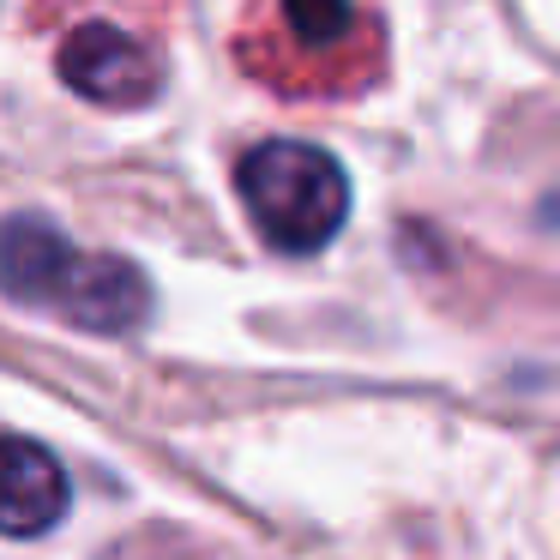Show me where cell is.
<instances>
[{
    "instance_id": "1",
    "label": "cell",
    "mask_w": 560,
    "mask_h": 560,
    "mask_svg": "<svg viewBox=\"0 0 560 560\" xmlns=\"http://www.w3.org/2000/svg\"><path fill=\"white\" fill-rule=\"evenodd\" d=\"M242 206L266 247L278 254H319L350 218V175L331 151L307 139H266L235 170Z\"/></svg>"
},
{
    "instance_id": "2",
    "label": "cell",
    "mask_w": 560,
    "mask_h": 560,
    "mask_svg": "<svg viewBox=\"0 0 560 560\" xmlns=\"http://www.w3.org/2000/svg\"><path fill=\"white\" fill-rule=\"evenodd\" d=\"M55 67H61L73 97L103 103V109H139V103L158 97V67H151V55L115 25H79L61 43Z\"/></svg>"
},
{
    "instance_id": "3",
    "label": "cell",
    "mask_w": 560,
    "mask_h": 560,
    "mask_svg": "<svg viewBox=\"0 0 560 560\" xmlns=\"http://www.w3.org/2000/svg\"><path fill=\"white\" fill-rule=\"evenodd\" d=\"M151 307V290L139 278L133 259L109 254H73L61 290H55V314H67L79 331H133Z\"/></svg>"
},
{
    "instance_id": "4",
    "label": "cell",
    "mask_w": 560,
    "mask_h": 560,
    "mask_svg": "<svg viewBox=\"0 0 560 560\" xmlns=\"http://www.w3.org/2000/svg\"><path fill=\"white\" fill-rule=\"evenodd\" d=\"M67 512V470L49 446L0 434V536H43Z\"/></svg>"
},
{
    "instance_id": "5",
    "label": "cell",
    "mask_w": 560,
    "mask_h": 560,
    "mask_svg": "<svg viewBox=\"0 0 560 560\" xmlns=\"http://www.w3.org/2000/svg\"><path fill=\"white\" fill-rule=\"evenodd\" d=\"M79 247L55 230L49 218H7L0 223V295L25 307H55L67 266Z\"/></svg>"
},
{
    "instance_id": "6",
    "label": "cell",
    "mask_w": 560,
    "mask_h": 560,
    "mask_svg": "<svg viewBox=\"0 0 560 560\" xmlns=\"http://www.w3.org/2000/svg\"><path fill=\"white\" fill-rule=\"evenodd\" d=\"M283 25L307 49H331L355 31V0H283Z\"/></svg>"
}]
</instances>
